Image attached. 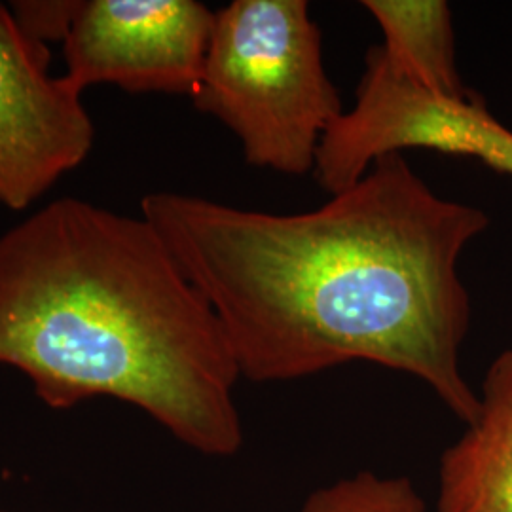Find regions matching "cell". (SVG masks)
Listing matches in <instances>:
<instances>
[{
  "label": "cell",
  "instance_id": "6da1fadb",
  "mask_svg": "<svg viewBox=\"0 0 512 512\" xmlns=\"http://www.w3.org/2000/svg\"><path fill=\"white\" fill-rule=\"evenodd\" d=\"M141 215L213 306L241 378L293 382L366 361L476 420L480 399L461 370L471 296L459 258L490 217L440 198L404 154L382 156L306 213L152 192Z\"/></svg>",
  "mask_w": 512,
  "mask_h": 512
},
{
  "label": "cell",
  "instance_id": "7a4b0ae2",
  "mask_svg": "<svg viewBox=\"0 0 512 512\" xmlns=\"http://www.w3.org/2000/svg\"><path fill=\"white\" fill-rule=\"evenodd\" d=\"M0 365L48 408L116 399L207 458L245 440L219 317L143 215L61 198L0 236Z\"/></svg>",
  "mask_w": 512,
  "mask_h": 512
},
{
  "label": "cell",
  "instance_id": "3957f363",
  "mask_svg": "<svg viewBox=\"0 0 512 512\" xmlns=\"http://www.w3.org/2000/svg\"><path fill=\"white\" fill-rule=\"evenodd\" d=\"M192 101L236 135L247 164L287 177L313 175L327 131L346 112L306 0H234L217 10Z\"/></svg>",
  "mask_w": 512,
  "mask_h": 512
},
{
  "label": "cell",
  "instance_id": "277c9868",
  "mask_svg": "<svg viewBox=\"0 0 512 512\" xmlns=\"http://www.w3.org/2000/svg\"><path fill=\"white\" fill-rule=\"evenodd\" d=\"M423 148L469 156L512 175V131L480 99H444L395 73L378 46L365 55L355 105L327 131L313 177L330 196L387 154Z\"/></svg>",
  "mask_w": 512,
  "mask_h": 512
},
{
  "label": "cell",
  "instance_id": "5b68a950",
  "mask_svg": "<svg viewBox=\"0 0 512 512\" xmlns=\"http://www.w3.org/2000/svg\"><path fill=\"white\" fill-rule=\"evenodd\" d=\"M215 14L198 0H78L63 40V76L80 93L112 84L131 93L192 97Z\"/></svg>",
  "mask_w": 512,
  "mask_h": 512
},
{
  "label": "cell",
  "instance_id": "8992f818",
  "mask_svg": "<svg viewBox=\"0 0 512 512\" xmlns=\"http://www.w3.org/2000/svg\"><path fill=\"white\" fill-rule=\"evenodd\" d=\"M92 116L50 50L0 4V203L25 211L92 152Z\"/></svg>",
  "mask_w": 512,
  "mask_h": 512
},
{
  "label": "cell",
  "instance_id": "52a82bcc",
  "mask_svg": "<svg viewBox=\"0 0 512 512\" xmlns=\"http://www.w3.org/2000/svg\"><path fill=\"white\" fill-rule=\"evenodd\" d=\"M478 399L476 420L440 456L435 512H512V349L486 370Z\"/></svg>",
  "mask_w": 512,
  "mask_h": 512
},
{
  "label": "cell",
  "instance_id": "ba28073f",
  "mask_svg": "<svg viewBox=\"0 0 512 512\" xmlns=\"http://www.w3.org/2000/svg\"><path fill=\"white\" fill-rule=\"evenodd\" d=\"M384 42L387 65L421 90L444 99H469L459 76L452 10L444 0H365Z\"/></svg>",
  "mask_w": 512,
  "mask_h": 512
},
{
  "label": "cell",
  "instance_id": "9c48e42d",
  "mask_svg": "<svg viewBox=\"0 0 512 512\" xmlns=\"http://www.w3.org/2000/svg\"><path fill=\"white\" fill-rule=\"evenodd\" d=\"M300 512H429V509L410 478L359 471L311 492Z\"/></svg>",
  "mask_w": 512,
  "mask_h": 512
},
{
  "label": "cell",
  "instance_id": "30bf717a",
  "mask_svg": "<svg viewBox=\"0 0 512 512\" xmlns=\"http://www.w3.org/2000/svg\"><path fill=\"white\" fill-rule=\"evenodd\" d=\"M78 0H54V2H14L12 14L19 23V27L35 38L40 44L52 42V40H65L74 10Z\"/></svg>",
  "mask_w": 512,
  "mask_h": 512
},
{
  "label": "cell",
  "instance_id": "8fae6325",
  "mask_svg": "<svg viewBox=\"0 0 512 512\" xmlns=\"http://www.w3.org/2000/svg\"><path fill=\"white\" fill-rule=\"evenodd\" d=\"M0 512H12V511H4V509H0Z\"/></svg>",
  "mask_w": 512,
  "mask_h": 512
}]
</instances>
